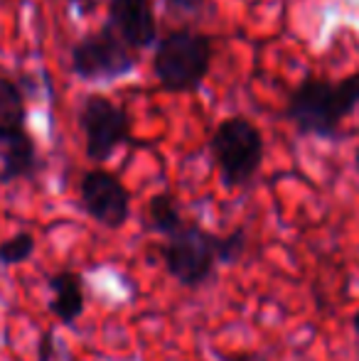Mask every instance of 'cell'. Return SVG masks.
<instances>
[{
  "label": "cell",
  "mask_w": 359,
  "mask_h": 361,
  "mask_svg": "<svg viewBox=\"0 0 359 361\" xmlns=\"http://www.w3.org/2000/svg\"><path fill=\"white\" fill-rule=\"evenodd\" d=\"M212 62V42L207 35L178 30L160 39L153 59L158 81L168 91L197 89Z\"/></svg>",
  "instance_id": "6da1fadb"
},
{
  "label": "cell",
  "mask_w": 359,
  "mask_h": 361,
  "mask_svg": "<svg viewBox=\"0 0 359 361\" xmlns=\"http://www.w3.org/2000/svg\"><path fill=\"white\" fill-rule=\"evenodd\" d=\"M35 253V236L28 231H18L0 243V266H20L30 261Z\"/></svg>",
  "instance_id": "4fadbf2b"
},
{
  "label": "cell",
  "mask_w": 359,
  "mask_h": 361,
  "mask_svg": "<svg viewBox=\"0 0 359 361\" xmlns=\"http://www.w3.org/2000/svg\"><path fill=\"white\" fill-rule=\"evenodd\" d=\"M148 221H150V228L163 236H173L178 233L185 221H182V214L175 204V200L170 195H155L148 204Z\"/></svg>",
  "instance_id": "8fae6325"
},
{
  "label": "cell",
  "mask_w": 359,
  "mask_h": 361,
  "mask_svg": "<svg viewBox=\"0 0 359 361\" xmlns=\"http://www.w3.org/2000/svg\"><path fill=\"white\" fill-rule=\"evenodd\" d=\"M231 361H269V359L261 357V354H239V357H234Z\"/></svg>",
  "instance_id": "ac0fdd59"
},
{
  "label": "cell",
  "mask_w": 359,
  "mask_h": 361,
  "mask_svg": "<svg viewBox=\"0 0 359 361\" xmlns=\"http://www.w3.org/2000/svg\"><path fill=\"white\" fill-rule=\"evenodd\" d=\"M79 123L87 135V155L96 162L109 160L116 147L128 140L130 133L126 111L104 96H89L84 101Z\"/></svg>",
  "instance_id": "5b68a950"
},
{
  "label": "cell",
  "mask_w": 359,
  "mask_h": 361,
  "mask_svg": "<svg viewBox=\"0 0 359 361\" xmlns=\"http://www.w3.org/2000/svg\"><path fill=\"white\" fill-rule=\"evenodd\" d=\"M37 170V152L30 135L20 130H0V182L30 177Z\"/></svg>",
  "instance_id": "9c48e42d"
},
{
  "label": "cell",
  "mask_w": 359,
  "mask_h": 361,
  "mask_svg": "<svg viewBox=\"0 0 359 361\" xmlns=\"http://www.w3.org/2000/svg\"><path fill=\"white\" fill-rule=\"evenodd\" d=\"M357 167H359V150H357Z\"/></svg>",
  "instance_id": "44dd1931"
},
{
  "label": "cell",
  "mask_w": 359,
  "mask_h": 361,
  "mask_svg": "<svg viewBox=\"0 0 359 361\" xmlns=\"http://www.w3.org/2000/svg\"><path fill=\"white\" fill-rule=\"evenodd\" d=\"M25 123V104L18 86L0 76V130H20Z\"/></svg>",
  "instance_id": "7c38bea8"
},
{
  "label": "cell",
  "mask_w": 359,
  "mask_h": 361,
  "mask_svg": "<svg viewBox=\"0 0 359 361\" xmlns=\"http://www.w3.org/2000/svg\"><path fill=\"white\" fill-rule=\"evenodd\" d=\"M288 114L303 133L332 135L347 116V109L335 84L325 79H308L296 89Z\"/></svg>",
  "instance_id": "277c9868"
},
{
  "label": "cell",
  "mask_w": 359,
  "mask_h": 361,
  "mask_svg": "<svg viewBox=\"0 0 359 361\" xmlns=\"http://www.w3.org/2000/svg\"><path fill=\"white\" fill-rule=\"evenodd\" d=\"M205 0H168V5L173 10H180V13H197L202 8Z\"/></svg>",
  "instance_id": "e0dca14e"
},
{
  "label": "cell",
  "mask_w": 359,
  "mask_h": 361,
  "mask_svg": "<svg viewBox=\"0 0 359 361\" xmlns=\"http://www.w3.org/2000/svg\"><path fill=\"white\" fill-rule=\"evenodd\" d=\"M74 72L84 79H114L133 69V57L111 27L84 37L72 52Z\"/></svg>",
  "instance_id": "8992f818"
},
{
  "label": "cell",
  "mask_w": 359,
  "mask_h": 361,
  "mask_svg": "<svg viewBox=\"0 0 359 361\" xmlns=\"http://www.w3.org/2000/svg\"><path fill=\"white\" fill-rule=\"evenodd\" d=\"M111 27L118 32L123 44L148 47L158 35L150 0H111Z\"/></svg>",
  "instance_id": "ba28073f"
},
{
  "label": "cell",
  "mask_w": 359,
  "mask_h": 361,
  "mask_svg": "<svg viewBox=\"0 0 359 361\" xmlns=\"http://www.w3.org/2000/svg\"><path fill=\"white\" fill-rule=\"evenodd\" d=\"M54 359H57V344H54V334L44 332V337L39 339L37 361H54Z\"/></svg>",
  "instance_id": "2e32d148"
},
{
  "label": "cell",
  "mask_w": 359,
  "mask_h": 361,
  "mask_svg": "<svg viewBox=\"0 0 359 361\" xmlns=\"http://www.w3.org/2000/svg\"><path fill=\"white\" fill-rule=\"evenodd\" d=\"M49 290H52V300H49V312L59 319L62 324H74L84 312V281L77 273H54L49 278Z\"/></svg>",
  "instance_id": "30bf717a"
},
{
  "label": "cell",
  "mask_w": 359,
  "mask_h": 361,
  "mask_svg": "<svg viewBox=\"0 0 359 361\" xmlns=\"http://www.w3.org/2000/svg\"><path fill=\"white\" fill-rule=\"evenodd\" d=\"M212 155L226 187L249 185L264 160V140L254 123L229 118L212 135Z\"/></svg>",
  "instance_id": "7a4b0ae2"
},
{
  "label": "cell",
  "mask_w": 359,
  "mask_h": 361,
  "mask_svg": "<svg viewBox=\"0 0 359 361\" xmlns=\"http://www.w3.org/2000/svg\"><path fill=\"white\" fill-rule=\"evenodd\" d=\"M337 91H340V99H342V104H345L347 114L359 109V72L347 76L345 81H340V84H337Z\"/></svg>",
  "instance_id": "9a60e30c"
},
{
  "label": "cell",
  "mask_w": 359,
  "mask_h": 361,
  "mask_svg": "<svg viewBox=\"0 0 359 361\" xmlns=\"http://www.w3.org/2000/svg\"><path fill=\"white\" fill-rule=\"evenodd\" d=\"M352 327H355V332H357V337H359V310H357L355 317H352Z\"/></svg>",
  "instance_id": "d6986e66"
},
{
  "label": "cell",
  "mask_w": 359,
  "mask_h": 361,
  "mask_svg": "<svg viewBox=\"0 0 359 361\" xmlns=\"http://www.w3.org/2000/svg\"><path fill=\"white\" fill-rule=\"evenodd\" d=\"M82 204L96 224L106 228H121L130 214V195L116 175L106 170H91L79 185Z\"/></svg>",
  "instance_id": "52a82bcc"
},
{
  "label": "cell",
  "mask_w": 359,
  "mask_h": 361,
  "mask_svg": "<svg viewBox=\"0 0 359 361\" xmlns=\"http://www.w3.org/2000/svg\"><path fill=\"white\" fill-rule=\"evenodd\" d=\"M217 236L197 224H185L163 248L165 268L185 288H200L214 273Z\"/></svg>",
  "instance_id": "3957f363"
},
{
  "label": "cell",
  "mask_w": 359,
  "mask_h": 361,
  "mask_svg": "<svg viewBox=\"0 0 359 361\" xmlns=\"http://www.w3.org/2000/svg\"><path fill=\"white\" fill-rule=\"evenodd\" d=\"M214 246H217V261L231 266V263H236L241 256H244L246 236L241 228H236V231H231L229 236H217Z\"/></svg>",
  "instance_id": "5bb4252c"
},
{
  "label": "cell",
  "mask_w": 359,
  "mask_h": 361,
  "mask_svg": "<svg viewBox=\"0 0 359 361\" xmlns=\"http://www.w3.org/2000/svg\"><path fill=\"white\" fill-rule=\"evenodd\" d=\"M72 3L82 5V8H87V5H91V3H94V0H72Z\"/></svg>",
  "instance_id": "ffe728a7"
}]
</instances>
